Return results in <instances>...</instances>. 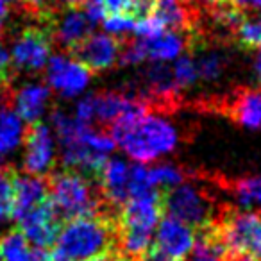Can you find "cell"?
<instances>
[{"instance_id":"cell-28","label":"cell","mask_w":261,"mask_h":261,"mask_svg":"<svg viewBox=\"0 0 261 261\" xmlns=\"http://www.w3.org/2000/svg\"><path fill=\"white\" fill-rule=\"evenodd\" d=\"M135 23H136V16L127 15V13H115V15H109L102 20L106 34L116 38V40L133 33L135 31Z\"/></svg>"},{"instance_id":"cell-13","label":"cell","mask_w":261,"mask_h":261,"mask_svg":"<svg viewBox=\"0 0 261 261\" xmlns=\"http://www.w3.org/2000/svg\"><path fill=\"white\" fill-rule=\"evenodd\" d=\"M52 18V38L66 48L73 52L91 33V22L86 18L83 9L79 8H66L65 11L54 13Z\"/></svg>"},{"instance_id":"cell-8","label":"cell","mask_w":261,"mask_h":261,"mask_svg":"<svg viewBox=\"0 0 261 261\" xmlns=\"http://www.w3.org/2000/svg\"><path fill=\"white\" fill-rule=\"evenodd\" d=\"M52 50V36L43 29L29 27L13 45L11 61L25 72H40L47 66Z\"/></svg>"},{"instance_id":"cell-26","label":"cell","mask_w":261,"mask_h":261,"mask_svg":"<svg viewBox=\"0 0 261 261\" xmlns=\"http://www.w3.org/2000/svg\"><path fill=\"white\" fill-rule=\"evenodd\" d=\"M234 31L242 47L261 48V15L252 18H242Z\"/></svg>"},{"instance_id":"cell-9","label":"cell","mask_w":261,"mask_h":261,"mask_svg":"<svg viewBox=\"0 0 261 261\" xmlns=\"http://www.w3.org/2000/svg\"><path fill=\"white\" fill-rule=\"evenodd\" d=\"M23 142H25L23 167L27 174L40 177L48 174L56 161V145L50 127L43 122L33 123L23 136Z\"/></svg>"},{"instance_id":"cell-17","label":"cell","mask_w":261,"mask_h":261,"mask_svg":"<svg viewBox=\"0 0 261 261\" xmlns=\"http://www.w3.org/2000/svg\"><path fill=\"white\" fill-rule=\"evenodd\" d=\"M229 118L249 129L261 127V90H238L224 106Z\"/></svg>"},{"instance_id":"cell-1","label":"cell","mask_w":261,"mask_h":261,"mask_svg":"<svg viewBox=\"0 0 261 261\" xmlns=\"http://www.w3.org/2000/svg\"><path fill=\"white\" fill-rule=\"evenodd\" d=\"M111 136L136 163H152L172 152L179 143V133L170 120L149 115V109L133 111L111 123Z\"/></svg>"},{"instance_id":"cell-29","label":"cell","mask_w":261,"mask_h":261,"mask_svg":"<svg viewBox=\"0 0 261 261\" xmlns=\"http://www.w3.org/2000/svg\"><path fill=\"white\" fill-rule=\"evenodd\" d=\"M165 31V27L161 25V22L152 15H145L142 18H136L135 23V31L133 33L140 38V40H149V38H154L158 34H161Z\"/></svg>"},{"instance_id":"cell-6","label":"cell","mask_w":261,"mask_h":261,"mask_svg":"<svg viewBox=\"0 0 261 261\" xmlns=\"http://www.w3.org/2000/svg\"><path fill=\"white\" fill-rule=\"evenodd\" d=\"M186 48V40L177 31H163L149 40H136L120 52L122 65H140L143 61L168 63L181 58Z\"/></svg>"},{"instance_id":"cell-2","label":"cell","mask_w":261,"mask_h":261,"mask_svg":"<svg viewBox=\"0 0 261 261\" xmlns=\"http://www.w3.org/2000/svg\"><path fill=\"white\" fill-rule=\"evenodd\" d=\"M56 252L72 261H88L116 245V218L90 215L68 220L56 238Z\"/></svg>"},{"instance_id":"cell-15","label":"cell","mask_w":261,"mask_h":261,"mask_svg":"<svg viewBox=\"0 0 261 261\" xmlns=\"http://www.w3.org/2000/svg\"><path fill=\"white\" fill-rule=\"evenodd\" d=\"M13 182H15V206H13V217L18 220L29 211L36 210L43 202L48 200V185L47 179L40 177V175H22L16 174L13 175Z\"/></svg>"},{"instance_id":"cell-12","label":"cell","mask_w":261,"mask_h":261,"mask_svg":"<svg viewBox=\"0 0 261 261\" xmlns=\"http://www.w3.org/2000/svg\"><path fill=\"white\" fill-rule=\"evenodd\" d=\"M120 52H122L120 41L109 34L100 33L90 34L72 54L91 72H100V70L111 68L118 61Z\"/></svg>"},{"instance_id":"cell-22","label":"cell","mask_w":261,"mask_h":261,"mask_svg":"<svg viewBox=\"0 0 261 261\" xmlns=\"http://www.w3.org/2000/svg\"><path fill=\"white\" fill-rule=\"evenodd\" d=\"M0 250L4 261H31V249L27 238L22 234L20 229L8 232L0 242Z\"/></svg>"},{"instance_id":"cell-30","label":"cell","mask_w":261,"mask_h":261,"mask_svg":"<svg viewBox=\"0 0 261 261\" xmlns=\"http://www.w3.org/2000/svg\"><path fill=\"white\" fill-rule=\"evenodd\" d=\"M83 4H84L83 11L86 15V18L91 22V25H95V23L102 22L106 18V9L100 0H84Z\"/></svg>"},{"instance_id":"cell-23","label":"cell","mask_w":261,"mask_h":261,"mask_svg":"<svg viewBox=\"0 0 261 261\" xmlns=\"http://www.w3.org/2000/svg\"><path fill=\"white\" fill-rule=\"evenodd\" d=\"M185 177H186L185 172L175 167V165L161 163V165H156V167L149 168V179L154 190H158V188L170 190V188H174V186L185 182L186 181Z\"/></svg>"},{"instance_id":"cell-16","label":"cell","mask_w":261,"mask_h":261,"mask_svg":"<svg viewBox=\"0 0 261 261\" xmlns=\"http://www.w3.org/2000/svg\"><path fill=\"white\" fill-rule=\"evenodd\" d=\"M15 111L29 125L40 122L50 100V88L41 83H31L15 93Z\"/></svg>"},{"instance_id":"cell-7","label":"cell","mask_w":261,"mask_h":261,"mask_svg":"<svg viewBox=\"0 0 261 261\" xmlns=\"http://www.w3.org/2000/svg\"><path fill=\"white\" fill-rule=\"evenodd\" d=\"M47 81L52 90L63 97H77L90 84L91 70L79 59L56 54L47 63Z\"/></svg>"},{"instance_id":"cell-37","label":"cell","mask_w":261,"mask_h":261,"mask_svg":"<svg viewBox=\"0 0 261 261\" xmlns=\"http://www.w3.org/2000/svg\"><path fill=\"white\" fill-rule=\"evenodd\" d=\"M6 15H8V6H6V0H0V23H2V20L6 18Z\"/></svg>"},{"instance_id":"cell-31","label":"cell","mask_w":261,"mask_h":261,"mask_svg":"<svg viewBox=\"0 0 261 261\" xmlns=\"http://www.w3.org/2000/svg\"><path fill=\"white\" fill-rule=\"evenodd\" d=\"M84 0H47V4L43 8V15L47 18H50L54 13H58L59 9H66V8H77V6L83 4Z\"/></svg>"},{"instance_id":"cell-27","label":"cell","mask_w":261,"mask_h":261,"mask_svg":"<svg viewBox=\"0 0 261 261\" xmlns=\"http://www.w3.org/2000/svg\"><path fill=\"white\" fill-rule=\"evenodd\" d=\"M172 75H174V81L179 90H186V88L197 84L199 73H197V66L193 58L182 56V58L175 59L174 66H172Z\"/></svg>"},{"instance_id":"cell-36","label":"cell","mask_w":261,"mask_h":261,"mask_svg":"<svg viewBox=\"0 0 261 261\" xmlns=\"http://www.w3.org/2000/svg\"><path fill=\"white\" fill-rule=\"evenodd\" d=\"M254 68H256V73H257V77H259V81H261V50L257 52V56H256V63H254Z\"/></svg>"},{"instance_id":"cell-35","label":"cell","mask_w":261,"mask_h":261,"mask_svg":"<svg viewBox=\"0 0 261 261\" xmlns=\"http://www.w3.org/2000/svg\"><path fill=\"white\" fill-rule=\"evenodd\" d=\"M29 2V6L31 8H34V9H38V11H43V8H45V4H47V0H27Z\"/></svg>"},{"instance_id":"cell-38","label":"cell","mask_w":261,"mask_h":261,"mask_svg":"<svg viewBox=\"0 0 261 261\" xmlns=\"http://www.w3.org/2000/svg\"><path fill=\"white\" fill-rule=\"evenodd\" d=\"M0 261H4V257H2V250H0Z\"/></svg>"},{"instance_id":"cell-11","label":"cell","mask_w":261,"mask_h":261,"mask_svg":"<svg viewBox=\"0 0 261 261\" xmlns=\"http://www.w3.org/2000/svg\"><path fill=\"white\" fill-rule=\"evenodd\" d=\"M154 245L172 261H185L195 247V229L167 215L158 224Z\"/></svg>"},{"instance_id":"cell-32","label":"cell","mask_w":261,"mask_h":261,"mask_svg":"<svg viewBox=\"0 0 261 261\" xmlns=\"http://www.w3.org/2000/svg\"><path fill=\"white\" fill-rule=\"evenodd\" d=\"M240 13L250 11V13H259L261 15V0H229Z\"/></svg>"},{"instance_id":"cell-5","label":"cell","mask_w":261,"mask_h":261,"mask_svg":"<svg viewBox=\"0 0 261 261\" xmlns=\"http://www.w3.org/2000/svg\"><path fill=\"white\" fill-rule=\"evenodd\" d=\"M143 109H149V104L143 98L123 93H97L81 98L77 102L73 116L88 125L95 122L113 123L127 113L143 111Z\"/></svg>"},{"instance_id":"cell-34","label":"cell","mask_w":261,"mask_h":261,"mask_svg":"<svg viewBox=\"0 0 261 261\" xmlns=\"http://www.w3.org/2000/svg\"><path fill=\"white\" fill-rule=\"evenodd\" d=\"M88 261H130V259L125 256V254L120 252L118 249H111L106 254H100V256H97V257H91V259H88Z\"/></svg>"},{"instance_id":"cell-10","label":"cell","mask_w":261,"mask_h":261,"mask_svg":"<svg viewBox=\"0 0 261 261\" xmlns=\"http://www.w3.org/2000/svg\"><path fill=\"white\" fill-rule=\"evenodd\" d=\"M18 229L27 238V242L33 243L36 249H48L56 243L58 232L61 229V218L52 207L50 200H47L36 210L18 218Z\"/></svg>"},{"instance_id":"cell-33","label":"cell","mask_w":261,"mask_h":261,"mask_svg":"<svg viewBox=\"0 0 261 261\" xmlns=\"http://www.w3.org/2000/svg\"><path fill=\"white\" fill-rule=\"evenodd\" d=\"M138 261H172V259L168 256H165V254L152 243V245L145 250V254H143Z\"/></svg>"},{"instance_id":"cell-4","label":"cell","mask_w":261,"mask_h":261,"mask_svg":"<svg viewBox=\"0 0 261 261\" xmlns=\"http://www.w3.org/2000/svg\"><path fill=\"white\" fill-rule=\"evenodd\" d=\"M163 210H167L170 217L185 222L197 231L217 218L210 197L190 182H181L163 193Z\"/></svg>"},{"instance_id":"cell-39","label":"cell","mask_w":261,"mask_h":261,"mask_svg":"<svg viewBox=\"0 0 261 261\" xmlns=\"http://www.w3.org/2000/svg\"><path fill=\"white\" fill-rule=\"evenodd\" d=\"M9 2H22V0H9Z\"/></svg>"},{"instance_id":"cell-20","label":"cell","mask_w":261,"mask_h":261,"mask_svg":"<svg viewBox=\"0 0 261 261\" xmlns=\"http://www.w3.org/2000/svg\"><path fill=\"white\" fill-rule=\"evenodd\" d=\"M23 120L9 108L0 109V161L23 142Z\"/></svg>"},{"instance_id":"cell-19","label":"cell","mask_w":261,"mask_h":261,"mask_svg":"<svg viewBox=\"0 0 261 261\" xmlns=\"http://www.w3.org/2000/svg\"><path fill=\"white\" fill-rule=\"evenodd\" d=\"M145 84L150 95H154V98L163 102H170L172 98L177 95L179 88L172 75V66L165 65V63H154L145 70Z\"/></svg>"},{"instance_id":"cell-21","label":"cell","mask_w":261,"mask_h":261,"mask_svg":"<svg viewBox=\"0 0 261 261\" xmlns=\"http://www.w3.org/2000/svg\"><path fill=\"white\" fill-rule=\"evenodd\" d=\"M229 192L243 210L261 206V177H243L229 182Z\"/></svg>"},{"instance_id":"cell-18","label":"cell","mask_w":261,"mask_h":261,"mask_svg":"<svg viewBox=\"0 0 261 261\" xmlns=\"http://www.w3.org/2000/svg\"><path fill=\"white\" fill-rule=\"evenodd\" d=\"M149 15L156 16L168 31H188L193 23V13L186 0H152Z\"/></svg>"},{"instance_id":"cell-3","label":"cell","mask_w":261,"mask_h":261,"mask_svg":"<svg viewBox=\"0 0 261 261\" xmlns=\"http://www.w3.org/2000/svg\"><path fill=\"white\" fill-rule=\"evenodd\" d=\"M91 181L93 179L68 168L48 177V200L61 220L98 215L102 195Z\"/></svg>"},{"instance_id":"cell-24","label":"cell","mask_w":261,"mask_h":261,"mask_svg":"<svg viewBox=\"0 0 261 261\" xmlns=\"http://www.w3.org/2000/svg\"><path fill=\"white\" fill-rule=\"evenodd\" d=\"M193 61H195L199 79L202 81H217L225 68V58L220 52H202L199 54V58H193Z\"/></svg>"},{"instance_id":"cell-25","label":"cell","mask_w":261,"mask_h":261,"mask_svg":"<svg viewBox=\"0 0 261 261\" xmlns=\"http://www.w3.org/2000/svg\"><path fill=\"white\" fill-rule=\"evenodd\" d=\"M15 170L2 168L0 170V222L13 217L15 206V182H13Z\"/></svg>"},{"instance_id":"cell-14","label":"cell","mask_w":261,"mask_h":261,"mask_svg":"<svg viewBox=\"0 0 261 261\" xmlns=\"http://www.w3.org/2000/svg\"><path fill=\"white\" fill-rule=\"evenodd\" d=\"M129 170L130 167L120 158H108L98 172L100 195L113 206H123L129 200Z\"/></svg>"}]
</instances>
